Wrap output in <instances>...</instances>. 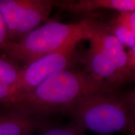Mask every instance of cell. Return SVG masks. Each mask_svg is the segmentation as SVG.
I'll return each mask as SVG.
<instances>
[{
	"label": "cell",
	"mask_w": 135,
	"mask_h": 135,
	"mask_svg": "<svg viewBox=\"0 0 135 135\" xmlns=\"http://www.w3.org/2000/svg\"><path fill=\"white\" fill-rule=\"evenodd\" d=\"M107 25L111 33L123 46L130 49L134 46L135 36L127 26L118 21L116 18L113 19Z\"/></svg>",
	"instance_id": "obj_11"
},
{
	"label": "cell",
	"mask_w": 135,
	"mask_h": 135,
	"mask_svg": "<svg viewBox=\"0 0 135 135\" xmlns=\"http://www.w3.org/2000/svg\"><path fill=\"white\" fill-rule=\"evenodd\" d=\"M56 6L72 13H88L98 9L121 12L135 11V0H80L56 2Z\"/></svg>",
	"instance_id": "obj_9"
},
{
	"label": "cell",
	"mask_w": 135,
	"mask_h": 135,
	"mask_svg": "<svg viewBox=\"0 0 135 135\" xmlns=\"http://www.w3.org/2000/svg\"><path fill=\"white\" fill-rule=\"evenodd\" d=\"M113 90L87 71L68 68L51 75L26 95L1 104L0 108L46 118L58 113H68L76 104L91 94Z\"/></svg>",
	"instance_id": "obj_1"
},
{
	"label": "cell",
	"mask_w": 135,
	"mask_h": 135,
	"mask_svg": "<svg viewBox=\"0 0 135 135\" xmlns=\"http://www.w3.org/2000/svg\"><path fill=\"white\" fill-rule=\"evenodd\" d=\"M23 67L4 56H0V104L7 100L10 88L18 81Z\"/></svg>",
	"instance_id": "obj_10"
},
{
	"label": "cell",
	"mask_w": 135,
	"mask_h": 135,
	"mask_svg": "<svg viewBox=\"0 0 135 135\" xmlns=\"http://www.w3.org/2000/svg\"><path fill=\"white\" fill-rule=\"evenodd\" d=\"M88 40L89 47L86 56V64L89 75L112 88L127 82L91 33Z\"/></svg>",
	"instance_id": "obj_6"
},
{
	"label": "cell",
	"mask_w": 135,
	"mask_h": 135,
	"mask_svg": "<svg viewBox=\"0 0 135 135\" xmlns=\"http://www.w3.org/2000/svg\"><path fill=\"white\" fill-rule=\"evenodd\" d=\"M115 18L127 26L135 36V11L119 13Z\"/></svg>",
	"instance_id": "obj_14"
},
{
	"label": "cell",
	"mask_w": 135,
	"mask_h": 135,
	"mask_svg": "<svg viewBox=\"0 0 135 135\" xmlns=\"http://www.w3.org/2000/svg\"><path fill=\"white\" fill-rule=\"evenodd\" d=\"M81 41L75 40L57 51L23 66L18 81L10 88L7 100L0 105L26 95L51 75L69 68L76 47Z\"/></svg>",
	"instance_id": "obj_4"
},
{
	"label": "cell",
	"mask_w": 135,
	"mask_h": 135,
	"mask_svg": "<svg viewBox=\"0 0 135 135\" xmlns=\"http://www.w3.org/2000/svg\"><path fill=\"white\" fill-rule=\"evenodd\" d=\"M46 118L30 116L11 109L0 111V135H31L48 127Z\"/></svg>",
	"instance_id": "obj_8"
},
{
	"label": "cell",
	"mask_w": 135,
	"mask_h": 135,
	"mask_svg": "<svg viewBox=\"0 0 135 135\" xmlns=\"http://www.w3.org/2000/svg\"><path fill=\"white\" fill-rule=\"evenodd\" d=\"M68 114L84 130L102 134L128 133L135 129V116L126 98L113 91L92 94L80 101Z\"/></svg>",
	"instance_id": "obj_2"
},
{
	"label": "cell",
	"mask_w": 135,
	"mask_h": 135,
	"mask_svg": "<svg viewBox=\"0 0 135 135\" xmlns=\"http://www.w3.org/2000/svg\"><path fill=\"white\" fill-rule=\"evenodd\" d=\"M38 135H86L85 130L72 122L65 126L47 127Z\"/></svg>",
	"instance_id": "obj_12"
},
{
	"label": "cell",
	"mask_w": 135,
	"mask_h": 135,
	"mask_svg": "<svg viewBox=\"0 0 135 135\" xmlns=\"http://www.w3.org/2000/svg\"><path fill=\"white\" fill-rule=\"evenodd\" d=\"M125 98L131 111L135 116V86L132 91Z\"/></svg>",
	"instance_id": "obj_16"
},
{
	"label": "cell",
	"mask_w": 135,
	"mask_h": 135,
	"mask_svg": "<svg viewBox=\"0 0 135 135\" xmlns=\"http://www.w3.org/2000/svg\"><path fill=\"white\" fill-rule=\"evenodd\" d=\"M88 20L65 24L49 21L30 32L18 43H12L2 55L22 66L60 50L75 40H88Z\"/></svg>",
	"instance_id": "obj_3"
},
{
	"label": "cell",
	"mask_w": 135,
	"mask_h": 135,
	"mask_svg": "<svg viewBox=\"0 0 135 135\" xmlns=\"http://www.w3.org/2000/svg\"><path fill=\"white\" fill-rule=\"evenodd\" d=\"M88 20L91 33L95 37L101 48L108 56L126 81H134L135 76L128 68V55L124 47L111 33L107 24Z\"/></svg>",
	"instance_id": "obj_7"
},
{
	"label": "cell",
	"mask_w": 135,
	"mask_h": 135,
	"mask_svg": "<svg viewBox=\"0 0 135 135\" xmlns=\"http://www.w3.org/2000/svg\"><path fill=\"white\" fill-rule=\"evenodd\" d=\"M128 70L135 76V45L127 51Z\"/></svg>",
	"instance_id": "obj_15"
},
{
	"label": "cell",
	"mask_w": 135,
	"mask_h": 135,
	"mask_svg": "<svg viewBox=\"0 0 135 135\" xmlns=\"http://www.w3.org/2000/svg\"><path fill=\"white\" fill-rule=\"evenodd\" d=\"M56 1L51 0H0V11L13 43L46 22Z\"/></svg>",
	"instance_id": "obj_5"
},
{
	"label": "cell",
	"mask_w": 135,
	"mask_h": 135,
	"mask_svg": "<svg viewBox=\"0 0 135 135\" xmlns=\"http://www.w3.org/2000/svg\"><path fill=\"white\" fill-rule=\"evenodd\" d=\"M12 43L8 35L7 26L4 18L0 11V53L2 54L4 53Z\"/></svg>",
	"instance_id": "obj_13"
},
{
	"label": "cell",
	"mask_w": 135,
	"mask_h": 135,
	"mask_svg": "<svg viewBox=\"0 0 135 135\" xmlns=\"http://www.w3.org/2000/svg\"><path fill=\"white\" fill-rule=\"evenodd\" d=\"M129 135H135V129L133 131H131V132L129 134Z\"/></svg>",
	"instance_id": "obj_17"
}]
</instances>
